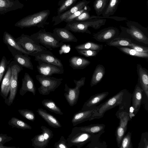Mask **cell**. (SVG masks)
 <instances>
[{
  "label": "cell",
  "instance_id": "obj_18",
  "mask_svg": "<svg viewBox=\"0 0 148 148\" xmlns=\"http://www.w3.org/2000/svg\"><path fill=\"white\" fill-rule=\"evenodd\" d=\"M24 5L18 0H0V14L23 8Z\"/></svg>",
  "mask_w": 148,
  "mask_h": 148
},
{
  "label": "cell",
  "instance_id": "obj_22",
  "mask_svg": "<svg viewBox=\"0 0 148 148\" xmlns=\"http://www.w3.org/2000/svg\"><path fill=\"white\" fill-rule=\"evenodd\" d=\"M94 109L91 110H80L75 113L71 120L73 126L89 120L92 117Z\"/></svg>",
  "mask_w": 148,
  "mask_h": 148
},
{
  "label": "cell",
  "instance_id": "obj_5",
  "mask_svg": "<svg viewBox=\"0 0 148 148\" xmlns=\"http://www.w3.org/2000/svg\"><path fill=\"white\" fill-rule=\"evenodd\" d=\"M97 135L82 131L78 127H75L72 129L66 140L70 147L75 146L77 148H80L92 140Z\"/></svg>",
  "mask_w": 148,
  "mask_h": 148
},
{
  "label": "cell",
  "instance_id": "obj_30",
  "mask_svg": "<svg viewBox=\"0 0 148 148\" xmlns=\"http://www.w3.org/2000/svg\"><path fill=\"white\" fill-rule=\"evenodd\" d=\"M120 1V0H109L107 6L102 14V16L108 17L114 14Z\"/></svg>",
  "mask_w": 148,
  "mask_h": 148
},
{
  "label": "cell",
  "instance_id": "obj_41",
  "mask_svg": "<svg viewBox=\"0 0 148 148\" xmlns=\"http://www.w3.org/2000/svg\"><path fill=\"white\" fill-rule=\"evenodd\" d=\"M11 60L8 61L5 56H3L0 62V83L3 75Z\"/></svg>",
  "mask_w": 148,
  "mask_h": 148
},
{
  "label": "cell",
  "instance_id": "obj_14",
  "mask_svg": "<svg viewBox=\"0 0 148 148\" xmlns=\"http://www.w3.org/2000/svg\"><path fill=\"white\" fill-rule=\"evenodd\" d=\"M36 68L39 74L45 76H51L54 74H62L64 69L59 66L42 62H38Z\"/></svg>",
  "mask_w": 148,
  "mask_h": 148
},
{
  "label": "cell",
  "instance_id": "obj_11",
  "mask_svg": "<svg viewBox=\"0 0 148 148\" xmlns=\"http://www.w3.org/2000/svg\"><path fill=\"white\" fill-rule=\"evenodd\" d=\"M90 2V1L86 0L79 1L69 9L57 16H54L52 20L54 23L53 25H56L63 21L64 20L69 16L87 5Z\"/></svg>",
  "mask_w": 148,
  "mask_h": 148
},
{
  "label": "cell",
  "instance_id": "obj_28",
  "mask_svg": "<svg viewBox=\"0 0 148 148\" xmlns=\"http://www.w3.org/2000/svg\"><path fill=\"white\" fill-rule=\"evenodd\" d=\"M105 127L104 124H95L78 127L82 131L98 135L104 132Z\"/></svg>",
  "mask_w": 148,
  "mask_h": 148
},
{
  "label": "cell",
  "instance_id": "obj_44",
  "mask_svg": "<svg viewBox=\"0 0 148 148\" xmlns=\"http://www.w3.org/2000/svg\"><path fill=\"white\" fill-rule=\"evenodd\" d=\"M54 147L56 148H70L67 140L64 136H62L60 140L55 143Z\"/></svg>",
  "mask_w": 148,
  "mask_h": 148
},
{
  "label": "cell",
  "instance_id": "obj_20",
  "mask_svg": "<svg viewBox=\"0 0 148 148\" xmlns=\"http://www.w3.org/2000/svg\"><path fill=\"white\" fill-rule=\"evenodd\" d=\"M136 71L138 76L139 83L148 98V71L142 67L140 64H137Z\"/></svg>",
  "mask_w": 148,
  "mask_h": 148
},
{
  "label": "cell",
  "instance_id": "obj_33",
  "mask_svg": "<svg viewBox=\"0 0 148 148\" xmlns=\"http://www.w3.org/2000/svg\"><path fill=\"white\" fill-rule=\"evenodd\" d=\"M107 44L110 46L116 47H130L132 43L130 39L124 38H116L107 42Z\"/></svg>",
  "mask_w": 148,
  "mask_h": 148
},
{
  "label": "cell",
  "instance_id": "obj_27",
  "mask_svg": "<svg viewBox=\"0 0 148 148\" xmlns=\"http://www.w3.org/2000/svg\"><path fill=\"white\" fill-rule=\"evenodd\" d=\"M105 73L104 67L99 64L96 67L91 79L90 86L91 87L97 85L102 80Z\"/></svg>",
  "mask_w": 148,
  "mask_h": 148
},
{
  "label": "cell",
  "instance_id": "obj_48",
  "mask_svg": "<svg viewBox=\"0 0 148 148\" xmlns=\"http://www.w3.org/2000/svg\"><path fill=\"white\" fill-rule=\"evenodd\" d=\"M129 47L138 52L148 53V48L147 47L140 46L132 42Z\"/></svg>",
  "mask_w": 148,
  "mask_h": 148
},
{
  "label": "cell",
  "instance_id": "obj_13",
  "mask_svg": "<svg viewBox=\"0 0 148 148\" xmlns=\"http://www.w3.org/2000/svg\"><path fill=\"white\" fill-rule=\"evenodd\" d=\"M13 57V59L17 63L22 67L33 70V66L29 55L25 54L14 48L7 46Z\"/></svg>",
  "mask_w": 148,
  "mask_h": 148
},
{
  "label": "cell",
  "instance_id": "obj_49",
  "mask_svg": "<svg viewBox=\"0 0 148 148\" xmlns=\"http://www.w3.org/2000/svg\"><path fill=\"white\" fill-rule=\"evenodd\" d=\"M13 139L11 136H8L6 134H0V143L4 144L5 143L10 141Z\"/></svg>",
  "mask_w": 148,
  "mask_h": 148
},
{
  "label": "cell",
  "instance_id": "obj_17",
  "mask_svg": "<svg viewBox=\"0 0 148 148\" xmlns=\"http://www.w3.org/2000/svg\"><path fill=\"white\" fill-rule=\"evenodd\" d=\"M108 94V92H104L92 95L84 103L81 110H87L95 109Z\"/></svg>",
  "mask_w": 148,
  "mask_h": 148
},
{
  "label": "cell",
  "instance_id": "obj_15",
  "mask_svg": "<svg viewBox=\"0 0 148 148\" xmlns=\"http://www.w3.org/2000/svg\"><path fill=\"white\" fill-rule=\"evenodd\" d=\"M34 57L35 61L53 65L64 69L61 60L55 56L49 50L38 53Z\"/></svg>",
  "mask_w": 148,
  "mask_h": 148
},
{
  "label": "cell",
  "instance_id": "obj_4",
  "mask_svg": "<svg viewBox=\"0 0 148 148\" xmlns=\"http://www.w3.org/2000/svg\"><path fill=\"white\" fill-rule=\"evenodd\" d=\"M30 37L35 42L50 49L60 47L64 45L58 41L53 33L47 32L45 29H40Z\"/></svg>",
  "mask_w": 148,
  "mask_h": 148
},
{
  "label": "cell",
  "instance_id": "obj_35",
  "mask_svg": "<svg viewBox=\"0 0 148 148\" xmlns=\"http://www.w3.org/2000/svg\"><path fill=\"white\" fill-rule=\"evenodd\" d=\"M116 47L123 53L128 55L142 58H148V53L138 52L132 49L126 47Z\"/></svg>",
  "mask_w": 148,
  "mask_h": 148
},
{
  "label": "cell",
  "instance_id": "obj_24",
  "mask_svg": "<svg viewBox=\"0 0 148 148\" xmlns=\"http://www.w3.org/2000/svg\"><path fill=\"white\" fill-rule=\"evenodd\" d=\"M143 91V90L140 86L139 83L137 84L135 87L132 97V105L135 114H137L140 107Z\"/></svg>",
  "mask_w": 148,
  "mask_h": 148
},
{
  "label": "cell",
  "instance_id": "obj_2",
  "mask_svg": "<svg viewBox=\"0 0 148 148\" xmlns=\"http://www.w3.org/2000/svg\"><path fill=\"white\" fill-rule=\"evenodd\" d=\"M106 21L105 19H93L83 21H72L67 23L65 28L69 31L76 33H84L91 34L89 27L98 29L104 25Z\"/></svg>",
  "mask_w": 148,
  "mask_h": 148
},
{
  "label": "cell",
  "instance_id": "obj_29",
  "mask_svg": "<svg viewBox=\"0 0 148 148\" xmlns=\"http://www.w3.org/2000/svg\"><path fill=\"white\" fill-rule=\"evenodd\" d=\"M32 145L35 148H45L49 141L42 133L35 136L31 139Z\"/></svg>",
  "mask_w": 148,
  "mask_h": 148
},
{
  "label": "cell",
  "instance_id": "obj_40",
  "mask_svg": "<svg viewBox=\"0 0 148 148\" xmlns=\"http://www.w3.org/2000/svg\"><path fill=\"white\" fill-rule=\"evenodd\" d=\"M127 129L119 125L117 127L116 132V140L118 147L119 148L122 139L124 136Z\"/></svg>",
  "mask_w": 148,
  "mask_h": 148
},
{
  "label": "cell",
  "instance_id": "obj_32",
  "mask_svg": "<svg viewBox=\"0 0 148 148\" xmlns=\"http://www.w3.org/2000/svg\"><path fill=\"white\" fill-rule=\"evenodd\" d=\"M42 105L51 112L60 115L63 114L60 109L55 102L51 99H44L42 101Z\"/></svg>",
  "mask_w": 148,
  "mask_h": 148
},
{
  "label": "cell",
  "instance_id": "obj_36",
  "mask_svg": "<svg viewBox=\"0 0 148 148\" xmlns=\"http://www.w3.org/2000/svg\"><path fill=\"white\" fill-rule=\"evenodd\" d=\"M103 48L102 45H99L93 42H88L78 45L75 47L76 50L88 49L92 50H101Z\"/></svg>",
  "mask_w": 148,
  "mask_h": 148
},
{
  "label": "cell",
  "instance_id": "obj_37",
  "mask_svg": "<svg viewBox=\"0 0 148 148\" xmlns=\"http://www.w3.org/2000/svg\"><path fill=\"white\" fill-rule=\"evenodd\" d=\"M109 0H95L93 3V7L97 16L102 14L107 6Z\"/></svg>",
  "mask_w": 148,
  "mask_h": 148
},
{
  "label": "cell",
  "instance_id": "obj_3",
  "mask_svg": "<svg viewBox=\"0 0 148 148\" xmlns=\"http://www.w3.org/2000/svg\"><path fill=\"white\" fill-rule=\"evenodd\" d=\"M125 91V90H121L104 103L96 106L94 109L93 114L89 121L102 117L106 111L122 104Z\"/></svg>",
  "mask_w": 148,
  "mask_h": 148
},
{
  "label": "cell",
  "instance_id": "obj_42",
  "mask_svg": "<svg viewBox=\"0 0 148 148\" xmlns=\"http://www.w3.org/2000/svg\"><path fill=\"white\" fill-rule=\"evenodd\" d=\"M90 10V8L89 6L87 5H86L83 8L75 12L72 15L69 16L66 19L64 20L63 21L67 23L71 22L75 19L77 17L79 16L84 11H89Z\"/></svg>",
  "mask_w": 148,
  "mask_h": 148
},
{
  "label": "cell",
  "instance_id": "obj_8",
  "mask_svg": "<svg viewBox=\"0 0 148 148\" xmlns=\"http://www.w3.org/2000/svg\"><path fill=\"white\" fill-rule=\"evenodd\" d=\"M12 73L10 93L5 100L8 104H12L15 98L18 88V77L19 73L23 70V67L15 61H12L10 64Z\"/></svg>",
  "mask_w": 148,
  "mask_h": 148
},
{
  "label": "cell",
  "instance_id": "obj_43",
  "mask_svg": "<svg viewBox=\"0 0 148 148\" xmlns=\"http://www.w3.org/2000/svg\"><path fill=\"white\" fill-rule=\"evenodd\" d=\"M77 51L80 55L88 57L96 56L100 51L99 50L88 49L77 50Z\"/></svg>",
  "mask_w": 148,
  "mask_h": 148
},
{
  "label": "cell",
  "instance_id": "obj_21",
  "mask_svg": "<svg viewBox=\"0 0 148 148\" xmlns=\"http://www.w3.org/2000/svg\"><path fill=\"white\" fill-rule=\"evenodd\" d=\"M12 76L10 65L8 66L7 71L4 76L1 84L0 95L4 100L6 99L10 92Z\"/></svg>",
  "mask_w": 148,
  "mask_h": 148
},
{
  "label": "cell",
  "instance_id": "obj_38",
  "mask_svg": "<svg viewBox=\"0 0 148 148\" xmlns=\"http://www.w3.org/2000/svg\"><path fill=\"white\" fill-rule=\"evenodd\" d=\"M18 111L20 114L25 119L33 122L35 119V116L34 112L27 109H19Z\"/></svg>",
  "mask_w": 148,
  "mask_h": 148
},
{
  "label": "cell",
  "instance_id": "obj_7",
  "mask_svg": "<svg viewBox=\"0 0 148 148\" xmlns=\"http://www.w3.org/2000/svg\"><path fill=\"white\" fill-rule=\"evenodd\" d=\"M15 39L18 44L30 53L31 56H34L40 53L49 51L47 49L33 40L29 35L23 34Z\"/></svg>",
  "mask_w": 148,
  "mask_h": 148
},
{
  "label": "cell",
  "instance_id": "obj_26",
  "mask_svg": "<svg viewBox=\"0 0 148 148\" xmlns=\"http://www.w3.org/2000/svg\"><path fill=\"white\" fill-rule=\"evenodd\" d=\"M69 66L73 69H85L90 63L87 59L78 56H73L69 60Z\"/></svg>",
  "mask_w": 148,
  "mask_h": 148
},
{
  "label": "cell",
  "instance_id": "obj_9",
  "mask_svg": "<svg viewBox=\"0 0 148 148\" xmlns=\"http://www.w3.org/2000/svg\"><path fill=\"white\" fill-rule=\"evenodd\" d=\"M85 79V77H83L78 80L74 79L73 82L75 85L74 88L69 87L66 84H65L64 95L70 106H73L77 103L80 93V88L84 85Z\"/></svg>",
  "mask_w": 148,
  "mask_h": 148
},
{
  "label": "cell",
  "instance_id": "obj_39",
  "mask_svg": "<svg viewBox=\"0 0 148 148\" xmlns=\"http://www.w3.org/2000/svg\"><path fill=\"white\" fill-rule=\"evenodd\" d=\"M131 132H128L127 134L123 137L121 141L120 148H132L131 141Z\"/></svg>",
  "mask_w": 148,
  "mask_h": 148
},
{
  "label": "cell",
  "instance_id": "obj_31",
  "mask_svg": "<svg viewBox=\"0 0 148 148\" xmlns=\"http://www.w3.org/2000/svg\"><path fill=\"white\" fill-rule=\"evenodd\" d=\"M8 125L12 128L25 130H31L32 127L26 122L15 117H12L8 122Z\"/></svg>",
  "mask_w": 148,
  "mask_h": 148
},
{
  "label": "cell",
  "instance_id": "obj_45",
  "mask_svg": "<svg viewBox=\"0 0 148 148\" xmlns=\"http://www.w3.org/2000/svg\"><path fill=\"white\" fill-rule=\"evenodd\" d=\"M110 18L111 19L117 21H122L125 20H126L127 18L125 17H119L117 16H109L108 17H105L103 16H91L90 19H105Z\"/></svg>",
  "mask_w": 148,
  "mask_h": 148
},
{
  "label": "cell",
  "instance_id": "obj_6",
  "mask_svg": "<svg viewBox=\"0 0 148 148\" xmlns=\"http://www.w3.org/2000/svg\"><path fill=\"white\" fill-rule=\"evenodd\" d=\"M36 79L41 85L38 88L39 93L45 95H49L51 92L54 91L62 83V78H58L40 74L36 76Z\"/></svg>",
  "mask_w": 148,
  "mask_h": 148
},
{
  "label": "cell",
  "instance_id": "obj_23",
  "mask_svg": "<svg viewBox=\"0 0 148 148\" xmlns=\"http://www.w3.org/2000/svg\"><path fill=\"white\" fill-rule=\"evenodd\" d=\"M36 112L51 127L55 128L62 127L58 120L53 115L47 112L46 110L40 108L38 109Z\"/></svg>",
  "mask_w": 148,
  "mask_h": 148
},
{
  "label": "cell",
  "instance_id": "obj_10",
  "mask_svg": "<svg viewBox=\"0 0 148 148\" xmlns=\"http://www.w3.org/2000/svg\"><path fill=\"white\" fill-rule=\"evenodd\" d=\"M126 24L128 28H125L126 32L136 40L148 44V38L142 30L144 27L135 21L127 20Z\"/></svg>",
  "mask_w": 148,
  "mask_h": 148
},
{
  "label": "cell",
  "instance_id": "obj_25",
  "mask_svg": "<svg viewBox=\"0 0 148 148\" xmlns=\"http://www.w3.org/2000/svg\"><path fill=\"white\" fill-rule=\"evenodd\" d=\"M3 40L4 43L7 46H9L24 54L31 56L30 53L25 50L18 44L15 38L8 32L6 31L4 32Z\"/></svg>",
  "mask_w": 148,
  "mask_h": 148
},
{
  "label": "cell",
  "instance_id": "obj_1",
  "mask_svg": "<svg viewBox=\"0 0 148 148\" xmlns=\"http://www.w3.org/2000/svg\"><path fill=\"white\" fill-rule=\"evenodd\" d=\"M50 14L49 10L40 11L22 18L17 22L14 26L22 29L36 26L38 28H44L49 24L47 21Z\"/></svg>",
  "mask_w": 148,
  "mask_h": 148
},
{
  "label": "cell",
  "instance_id": "obj_16",
  "mask_svg": "<svg viewBox=\"0 0 148 148\" xmlns=\"http://www.w3.org/2000/svg\"><path fill=\"white\" fill-rule=\"evenodd\" d=\"M56 38L59 42H77L78 40L69 30L64 28H56L53 33Z\"/></svg>",
  "mask_w": 148,
  "mask_h": 148
},
{
  "label": "cell",
  "instance_id": "obj_50",
  "mask_svg": "<svg viewBox=\"0 0 148 148\" xmlns=\"http://www.w3.org/2000/svg\"><path fill=\"white\" fill-rule=\"evenodd\" d=\"M4 144L0 143V148H19V147H16L14 146H4Z\"/></svg>",
  "mask_w": 148,
  "mask_h": 148
},
{
  "label": "cell",
  "instance_id": "obj_12",
  "mask_svg": "<svg viewBox=\"0 0 148 148\" xmlns=\"http://www.w3.org/2000/svg\"><path fill=\"white\" fill-rule=\"evenodd\" d=\"M119 34V31L117 28L110 27L103 29L93 35L97 41L107 42L115 38Z\"/></svg>",
  "mask_w": 148,
  "mask_h": 148
},
{
  "label": "cell",
  "instance_id": "obj_47",
  "mask_svg": "<svg viewBox=\"0 0 148 148\" xmlns=\"http://www.w3.org/2000/svg\"><path fill=\"white\" fill-rule=\"evenodd\" d=\"M40 128L42 130V133L50 141L53 136V131L49 128L44 126H42Z\"/></svg>",
  "mask_w": 148,
  "mask_h": 148
},
{
  "label": "cell",
  "instance_id": "obj_46",
  "mask_svg": "<svg viewBox=\"0 0 148 148\" xmlns=\"http://www.w3.org/2000/svg\"><path fill=\"white\" fill-rule=\"evenodd\" d=\"M90 16L89 11H85L73 21L79 22L85 21L90 19Z\"/></svg>",
  "mask_w": 148,
  "mask_h": 148
},
{
  "label": "cell",
  "instance_id": "obj_34",
  "mask_svg": "<svg viewBox=\"0 0 148 148\" xmlns=\"http://www.w3.org/2000/svg\"><path fill=\"white\" fill-rule=\"evenodd\" d=\"M77 0H60L58 2L57 14H60L74 6Z\"/></svg>",
  "mask_w": 148,
  "mask_h": 148
},
{
  "label": "cell",
  "instance_id": "obj_19",
  "mask_svg": "<svg viewBox=\"0 0 148 148\" xmlns=\"http://www.w3.org/2000/svg\"><path fill=\"white\" fill-rule=\"evenodd\" d=\"M22 84L19 90V94L24 96L28 92H32L34 96L36 94V89L34 80L29 75L25 73L23 78L22 79Z\"/></svg>",
  "mask_w": 148,
  "mask_h": 148
}]
</instances>
